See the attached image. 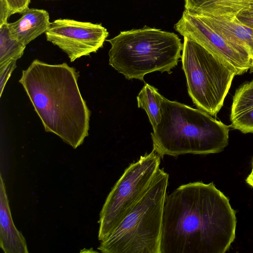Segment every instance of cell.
Segmentation results:
<instances>
[{
    "label": "cell",
    "instance_id": "obj_1",
    "mask_svg": "<svg viewBox=\"0 0 253 253\" xmlns=\"http://www.w3.org/2000/svg\"><path fill=\"white\" fill-rule=\"evenodd\" d=\"M236 212L212 182H189L167 196L160 253H224L235 238Z\"/></svg>",
    "mask_w": 253,
    "mask_h": 253
},
{
    "label": "cell",
    "instance_id": "obj_2",
    "mask_svg": "<svg viewBox=\"0 0 253 253\" xmlns=\"http://www.w3.org/2000/svg\"><path fill=\"white\" fill-rule=\"evenodd\" d=\"M79 73L67 63L35 59L22 71V85L44 129L76 149L88 135L90 112L78 84Z\"/></svg>",
    "mask_w": 253,
    "mask_h": 253
},
{
    "label": "cell",
    "instance_id": "obj_3",
    "mask_svg": "<svg viewBox=\"0 0 253 253\" xmlns=\"http://www.w3.org/2000/svg\"><path fill=\"white\" fill-rule=\"evenodd\" d=\"M229 132V126L207 112L164 97L151 136L153 149L162 158L220 152L228 144Z\"/></svg>",
    "mask_w": 253,
    "mask_h": 253
},
{
    "label": "cell",
    "instance_id": "obj_4",
    "mask_svg": "<svg viewBox=\"0 0 253 253\" xmlns=\"http://www.w3.org/2000/svg\"><path fill=\"white\" fill-rule=\"evenodd\" d=\"M106 41L111 45L109 65L129 80L144 82L146 74L156 71L170 74L181 57L182 44L176 34L147 26Z\"/></svg>",
    "mask_w": 253,
    "mask_h": 253
},
{
    "label": "cell",
    "instance_id": "obj_5",
    "mask_svg": "<svg viewBox=\"0 0 253 253\" xmlns=\"http://www.w3.org/2000/svg\"><path fill=\"white\" fill-rule=\"evenodd\" d=\"M169 174L159 169L150 185L98 249L103 253H160Z\"/></svg>",
    "mask_w": 253,
    "mask_h": 253
},
{
    "label": "cell",
    "instance_id": "obj_6",
    "mask_svg": "<svg viewBox=\"0 0 253 253\" xmlns=\"http://www.w3.org/2000/svg\"><path fill=\"white\" fill-rule=\"evenodd\" d=\"M181 58L193 102L198 109L215 116L223 105L235 72L185 37Z\"/></svg>",
    "mask_w": 253,
    "mask_h": 253
},
{
    "label": "cell",
    "instance_id": "obj_7",
    "mask_svg": "<svg viewBox=\"0 0 253 253\" xmlns=\"http://www.w3.org/2000/svg\"><path fill=\"white\" fill-rule=\"evenodd\" d=\"M161 158L153 149L125 170L100 211L98 234L100 242L111 234L146 191L160 168Z\"/></svg>",
    "mask_w": 253,
    "mask_h": 253
},
{
    "label": "cell",
    "instance_id": "obj_8",
    "mask_svg": "<svg viewBox=\"0 0 253 253\" xmlns=\"http://www.w3.org/2000/svg\"><path fill=\"white\" fill-rule=\"evenodd\" d=\"M174 29L202 46L236 75L251 68V54L246 47L231 42L216 33L194 13L185 9Z\"/></svg>",
    "mask_w": 253,
    "mask_h": 253
},
{
    "label": "cell",
    "instance_id": "obj_9",
    "mask_svg": "<svg viewBox=\"0 0 253 253\" xmlns=\"http://www.w3.org/2000/svg\"><path fill=\"white\" fill-rule=\"evenodd\" d=\"M108 35L101 24L61 18L51 22L45 32L47 41L66 53L71 62L96 52Z\"/></svg>",
    "mask_w": 253,
    "mask_h": 253
},
{
    "label": "cell",
    "instance_id": "obj_10",
    "mask_svg": "<svg viewBox=\"0 0 253 253\" xmlns=\"http://www.w3.org/2000/svg\"><path fill=\"white\" fill-rule=\"evenodd\" d=\"M0 246L5 253H29L24 237L13 223L1 174L0 176Z\"/></svg>",
    "mask_w": 253,
    "mask_h": 253
},
{
    "label": "cell",
    "instance_id": "obj_11",
    "mask_svg": "<svg viewBox=\"0 0 253 253\" xmlns=\"http://www.w3.org/2000/svg\"><path fill=\"white\" fill-rule=\"evenodd\" d=\"M48 12L42 9L28 8L21 17L8 23L10 37L26 46L37 37L45 33L50 25Z\"/></svg>",
    "mask_w": 253,
    "mask_h": 253
},
{
    "label": "cell",
    "instance_id": "obj_12",
    "mask_svg": "<svg viewBox=\"0 0 253 253\" xmlns=\"http://www.w3.org/2000/svg\"><path fill=\"white\" fill-rule=\"evenodd\" d=\"M194 14L225 39L247 48L252 56L253 54V29L241 23L236 17L212 16Z\"/></svg>",
    "mask_w": 253,
    "mask_h": 253
},
{
    "label": "cell",
    "instance_id": "obj_13",
    "mask_svg": "<svg viewBox=\"0 0 253 253\" xmlns=\"http://www.w3.org/2000/svg\"><path fill=\"white\" fill-rule=\"evenodd\" d=\"M231 126L244 133H253V80L238 88L231 106Z\"/></svg>",
    "mask_w": 253,
    "mask_h": 253
},
{
    "label": "cell",
    "instance_id": "obj_14",
    "mask_svg": "<svg viewBox=\"0 0 253 253\" xmlns=\"http://www.w3.org/2000/svg\"><path fill=\"white\" fill-rule=\"evenodd\" d=\"M185 9L198 14L236 17L253 5V0H184Z\"/></svg>",
    "mask_w": 253,
    "mask_h": 253
},
{
    "label": "cell",
    "instance_id": "obj_15",
    "mask_svg": "<svg viewBox=\"0 0 253 253\" xmlns=\"http://www.w3.org/2000/svg\"><path fill=\"white\" fill-rule=\"evenodd\" d=\"M165 97L156 88L145 83L137 96V106L145 111L154 129L161 118V105Z\"/></svg>",
    "mask_w": 253,
    "mask_h": 253
},
{
    "label": "cell",
    "instance_id": "obj_16",
    "mask_svg": "<svg viewBox=\"0 0 253 253\" xmlns=\"http://www.w3.org/2000/svg\"><path fill=\"white\" fill-rule=\"evenodd\" d=\"M7 23L0 25V65L17 61L22 56L26 48V45L10 37Z\"/></svg>",
    "mask_w": 253,
    "mask_h": 253
},
{
    "label": "cell",
    "instance_id": "obj_17",
    "mask_svg": "<svg viewBox=\"0 0 253 253\" xmlns=\"http://www.w3.org/2000/svg\"><path fill=\"white\" fill-rule=\"evenodd\" d=\"M31 0H0V25L8 23L9 17L22 14L29 8Z\"/></svg>",
    "mask_w": 253,
    "mask_h": 253
},
{
    "label": "cell",
    "instance_id": "obj_18",
    "mask_svg": "<svg viewBox=\"0 0 253 253\" xmlns=\"http://www.w3.org/2000/svg\"><path fill=\"white\" fill-rule=\"evenodd\" d=\"M16 60H11L0 65V96H1L5 84L12 72L16 67Z\"/></svg>",
    "mask_w": 253,
    "mask_h": 253
},
{
    "label": "cell",
    "instance_id": "obj_19",
    "mask_svg": "<svg viewBox=\"0 0 253 253\" xmlns=\"http://www.w3.org/2000/svg\"><path fill=\"white\" fill-rule=\"evenodd\" d=\"M239 21L244 25L253 29V13L248 10L239 13L236 16Z\"/></svg>",
    "mask_w": 253,
    "mask_h": 253
},
{
    "label": "cell",
    "instance_id": "obj_20",
    "mask_svg": "<svg viewBox=\"0 0 253 253\" xmlns=\"http://www.w3.org/2000/svg\"><path fill=\"white\" fill-rule=\"evenodd\" d=\"M252 165V171L246 178V181L249 185L253 187V164Z\"/></svg>",
    "mask_w": 253,
    "mask_h": 253
},
{
    "label": "cell",
    "instance_id": "obj_21",
    "mask_svg": "<svg viewBox=\"0 0 253 253\" xmlns=\"http://www.w3.org/2000/svg\"><path fill=\"white\" fill-rule=\"evenodd\" d=\"M250 72H253V54L252 55L251 58V68H250Z\"/></svg>",
    "mask_w": 253,
    "mask_h": 253
},
{
    "label": "cell",
    "instance_id": "obj_22",
    "mask_svg": "<svg viewBox=\"0 0 253 253\" xmlns=\"http://www.w3.org/2000/svg\"><path fill=\"white\" fill-rule=\"evenodd\" d=\"M247 10H249V11H250L253 13V5L250 8H249L248 9H247Z\"/></svg>",
    "mask_w": 253,
    "mask_h": 253
},
{
    "label": "cell",
    "instance_id": "obj_23",
    "mask_svg": "<svg viewBox=\"0 0 253 253\" xmlns=\"http://www.w3.org/2000/svg\"></svg>",
    "mask_w": 253,
    "mask_h": 253
},
{
    "label": "cell",
    "instance_id": "obj_24",
    "mask_svg": "<svg viewBox=\"0 0 253 253\" xmlns=\"http://www.w3.org/2000/svg\"><path fill=\"white\" fill-rule=\"evenodd\" d=\"M252 164H253V162H252Z\"/></svg>",
    "mask_w": 253,
    "mask_h": 253
}]
</instances>
